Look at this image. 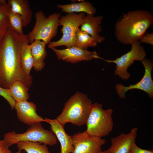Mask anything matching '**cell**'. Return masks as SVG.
<instances>
[{"instance_id": "27", "label": "cell", "mask_w": 153, "mask_h": 153, "mask_svg": "<svg viewBox=\"0 0 153 153\" xmlns=\"http://www.w3.org/2000/svg\"><path fill=\"white\" fill-rule=\"evenodd\" d=\"M10 146L4 139H0V153H21L20 150L13 153L9 149Z\"/></svg>"}, {"instance_id": "22", "label": "cell", "mask_w": 153, "mask_h": 153, "mask_svg": "<svg viewBox=\"0 0 153 153\" xmlns=\"http://www.w3.org/2000/svg\"><path fill=\"white\" fill-rule=\"evenodd\" d=\"M0 0V42L9 28L8 16L10 10V5Z\"/></svg>"}, {"instance_id": "23", "label": "cell", "mask_w": 153, "mask_h": 153, "mask_svg": "<svg viewBox=\"0 0 153 153\" xmlns=\"http://www.w3.org/2000/svg\"><path fill=\"white\" fill-rule=\"evenodd\" d=\"M97 44L94 39L86 32L79 28L76 32V38L74 46L84 49L89 47H95Z\"/></svg>"}, {"instance_id": "17", "label": "cell", "mask_w": 153, "mask_h": 153, "mask_svg": "<svg viewBox=\"0 0 153 153\" xmlns=\"http://www.w3.org/2000/svg\"><path fill=\"white\" fill-rule=\"evenodd\" d=\"M7 3L11 10L20 15L23 21V26L25 27L30 23L32 17V11L27 0H8Z\"/></svg>"}, {"instance_id": "8", "label": "cell", "mask_w": 153, "mask_h": 153, "mask_svg": "<svg viewBox=\"0 0 153 153\" xmlns=\"http://www.w3.org/2000/svg\"><path fill=\"white\" fill-rule=\"evenodd\" d=\"M146 53L143 46L138 41L131 45L130 50L120 57L113 60L101 59L108 63H114L116 65L114 74L122 80L129 78L130 74L128 71V68L135 61H141L145 59Z\"/></svg>"}, {"instance_id": "7", "label": "cell", "mask_w": 153, "mask_h": 153, "mask_svg": "<svg viewBox=\"0 0 153 153\" xmlns=\"http://www.w3.org/2000/svg\"><path fill=\"white\" fill-rule=\"evenodd\" d=\"M85 16V13L81 12L69 13L61 16L59 20V25L62 26L61 38L56 41L50 42L48 48L52 49L60 46L68 48L75 46L76 38V32L81 26Z\"/></svg>"}, {"instance_id": "20", "label": "cell", "mask_w": 153, "mask_h": 153, "mask_svg": "<svg viewBox=\"0 0 153 153\" xmlns=\"http://www.w3.org/2000/svg\"><path fill=\"white\" fill-rule=\"evenodd\" d=\"M29 88L19 81L14 82L8 89L11 97L16 102L27 100L29 98Z\"/></svg>"}, {"instance_id": "15", "label": "cell", "mask_w": 153, "mask_h": 153, "mask_svg": "<svg viewBox=\"0 0 153 153\" xmlns=\"http://www.w3.org/2000/svg\"><path fill=\"white\" fill-rule=\"evenodd\" d=\"M103 18L102 15L94 16L88 14L84 16L80 26V30L88 34L97 43H101L105 38L99 35L102 31L101 25Z\"/></svg>"}, {"instance_id": "3", "label": "cell", "mask_w": 153, "mask_h": 153, "mask_svg": "<svg viewBox=\"0 0 153 153\" xmlns=\"http://www.w3.org/2000/svg\"><path fill=\"white\" fill-rule=\"evenodd\" d=\"M92 103L86 94L77 92L65 103L56 119L63 126L67 123L80 126L86 124Z\"/></svg>"}, {"instance_id": "25", "label": "cell", "mask_w": 153, "mask_h": 153, "mask_svg": "<svg viewBox=\"0 0 153 153\" xmlns=\"http://www.w3.org/2000/svg\"><path fill=\"white\" fill-rule=\"evenodd\" d=\"M0 95L7 101L13 110L14 108L16 102L11 96L8 89L3 88L0 86Z\"/></svg>"}, {"instance_id": "2", "label": "cell", "mask_w": 153, "mask_h": 153, "mask_svg": "<svg viewBox=\"0 0 153 153\" xmlns=\"http://www.w3.org/2000/svg\"><path fill=\"white\" fill-rule=\"evenodd\" d=\"M153 22V16L148 10L128 11L116 22L115 35L122 44L131 45L139 40Z\"/></svg>"}, {"instance_id": "18", "label": "cell", "mask_w": 153, "mask_h": 153, "mask_svg": "<svg viewBox=\"0 0 153 153\" xmlns=\"http://www.w3.org/2000/svg\"><path fill=\"white\" fill-rule=\"evenodd\" d=\"M29 42L27 35H25L20 51V61L22 69L24 73L28 76L31 75V71L33 66Z\"/></svg>"}, {"instance_id": "26", "label": "cell", "mask_w": 153, "mask_h": 153, "mask_svg": "<svg viewBox=\"0 0 153 153\" xmlns=\"http://www.w3.org/2000/svg\"><path fill=\"white\" fill-rule=\"evenodd\" d=\"M139 41L141 43L153 45V33H145L140 38Z\"/></svg>"}, {"instance_id": "16", "label": "cell", "mask_w": 153, "mask_h": 153, "mask_svg": "<svg viewBox=\"0 0 153 153\" xmlns=\"http://www.w3.org/2000/svg\"><path fill=\"white\" fill-rule=\"evenodd\" d=\"M46 44L40 40H35L30 44L33 60V67L37 71H41L45 66L44 60L47 55L45 49Z\"/></svg>"}, {"instance_id": "4", "label": "cell", "mask_w": 153, "mask_h": 153, "mask_svg": "<svg viewBox=\"0 0 153 153\" xmlns=\"http://www.w3.org/2000/svg\"><path fill=\"white\" fill-rule=\"evenodd\" d=\"M113 112L111 108L103 109L101 104H93L86 123V132L91 136L100 138L108 135L113 127Z\"/></svg>"}, {"instance_id": "11", "label": "cell", "mask_w": 153, "mask_h": 153, "mask_svg": "<svg viewBox=\"0 0 153 153\" xmlns=\"http://www.w3.org/2000/svg\"><path fill=\"white\" fill-rule=\"evenodd\" d=\"M51 49L55 52L58 60L72 63L83 61L101 58L96 51H90L87 49H82L74 46L62 50L56 48Z\"/></svg>"}, {"instance_id": "24", "label": "cell", "mask_w": 153, "mask_h": 153, "mask_svg": "<svg viewBox=\"0 0 153 153\" xmlns=\"http://www.w3.org/2000/svg\"><path fill=\"white\" fill-rule=\"evenodd\" d=\"M9 27L18 34L24 35L23 31V21L22 17L10 9L8 16Z\"/></svg>"}, {"instance_id": "21", "label": "cell", "mask_w": 153, "mask_h": 153, "mask_svg": "<svg viewBox=\"0 0 153 153\" xmlns=\"http://www.w3.org/2000/svg\"><path fill=\"white\" fill-rule=\"evenodd\" d=\"M17 146L19 150H24L26 153H50L46 145L38 142L21 141Z\"/></svg>"}, {"instance_id": "6", "label": "cell", "mask_w": 153, "mask_h": 153, "mask_svg": "<svg viewBox=\"0 0 153 153\" xmlns=\"http://www.w3.org/2000/svg\"><path fill=\"white\" fill-rule=\"evenodd\" d=\"M10 146L23 141L38 142L50 146L56 144L57 139L51 131L46 130L41 123L33 124L26 132L18 133L14 131L5 133L4 139Z\"/></svg>"}, {"instance_id": "10", "label": "cell", "mask_w": 153, "mask_h": 153, "mask_svg": "<svg viewBox=\"0 0 153 153\" xmlns=\"http://www.w3.org/2000/svg\"><path fill=\"white\" fill-rule=\"evenodd\" d=\"M141 62L144 68V73L143 77L139 82L128 86H125L119 83L116 85L115 88L120 98H125L126 92L133 89L143 91L148 94L149 97L153 98V81L152 76L153 63L149 59L145 58Z\"/></svg>"}, {"instance_id": "5", "label": "cell", "mask_w": 153, "mask_h": 153, "mask_svg": "<svg viewBox=\"0 0 153 153\" xmlns=\"http://www.w3.org/2000/svg\"><path fill=\"white\" fill-rule=\"evenodd\" d=\"M36 21L32 30L27 35L30 42L40 40L48 44L58 32L60 13H54L46 17L43 12L40 10L35 13Z\"/></svg>"}, {"instance_id": "12", "label": "cell", "mask_w": 153, "mask_h": 153, "mask_svg": "<svg viewBox=\"0 0 153 153\" xmlns=\"http://www.w3.org/2000/svg\"><path fill=\"white\" fill-rule=\"evenodd\" d=\"M19 120L29 126L44 122V120L36 112V105L25 100L16 102L14 108Z\"/></svg>"}, {"instance_id": "14", "label": "cell", "mask_w": 153, "mask_h": 153, "mask_svg": "<svg viewBox=\"0 0 153 153\" xmlns=\"http://www.w3.org/2000/svg\"><path fill=\"white\" fill-rule=\"evenodd\" d=\"M44 122L50 125L51 131L55 135L61 146V153H72L74 150L72 139L66 132L63 126L56 119L45 118Z\"/></svg>"}, {"instance_id": "19", "label": "cell", "mask_w": 153, "mask_h": 153, "mask_svg": "<svg viewBox=\"0 0 153 153\" xmlns=\"http://www.w3.org/2000/svg\"><path fill=\"white\" fill-rule=\"evenodd\" d=\"M82 1L78 3L61 5L58 4L57 8L61 9L64 12L71 13L77 12H84L92 16L96 13V9L92 4L89 1Z\"/></svg>"}, {"instance_id": "13", "label": "cell", "mask_w": 153, "mask_h": 153, "mask_svg": "<svg viewBox=\"0 0 153 153\" xmlns=\"http://www.w3.org/2000/svg\"><path fill=\"white\" fill-rule=\"evenodd\" d=\"M138 129L133 128L128 133H122L111 139V145L104 153H129L133 144L135 143Z\"/></svg>"}, {"instance_id": "9", "label": "cell", "mask_w": 153, "mask_h": 153, "mask_svg": "<svg viewBox=\"0 0 153 153\" xmlns=\"http://www.w3.org/2000/svg\"><path fill=\"white\" fill-rule=\"evenodd\" d=\"M71 136L74 146L72 153H104L102 147L107 143L105 139L91 136L85 131Z\"/></svg>"}, {"instance_id": "1", "label": "cell", "mask_w": 153, "mask_h": 153, "mask_svg": "<svg viewBox=\"0 0 153 153\" xmlns=\"http://www.w3.org/2000/svg\"><path fill=\"white\" fill-rule=\"evenodd\" d=\"M25 35H19L10 28L0 42V86L8 89L14 82L19 81L29 88L33 78L23 71L20 51Z\"/></svg>"}, {"instance_id": "28", "label": "cell", "mask_w": 153, "mask_h": 153, "mask_svg": "<svg viewBox=\"0 0 153 153\" xmlns=\"http://www.w3.org/2000/svg\"><path fill=\"white\" fill-rule=\"evenodd\" d=\"M129 153H153V150L140 148L135 143L132 145Z\"/></svg>"}]
</instances>
